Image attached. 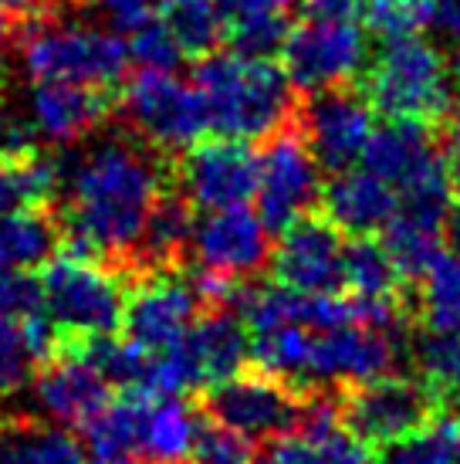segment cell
<instances>
[{
	"instance_id": "1",
	"label": "cell",
	"mask_w": 460,
	"mask_h": 464,
	"mask_svg": "<svg viewBox=\"0 0 460 464\" xmlns=\"http://www.w3.org/2000/svg\"><path fill=\"white\" fill-rule=\"evenodd\" d=\"M163 153L129 132L95 140L62 163L64 231L62 251L81 261H129L156 197L167 190Z\"/></svg>"
},
{
	"instance_id": "2",
	"label": "cell",
	"mask_w": 460,
	"mask_h": 464,
	"mask_svg": "<svg viewBox=\"0 0 460 464\" xmlns=\"http://www.w3.org/2000/svg\"><path fill=\"white\" fill-rule=\"evenodd\" d=\"M193 85L204 99L206 130L224 140H268L298 119L292 78L274 62L206 52Z\"/></svg>"
},
{
	"instance_id": "3",
	"label": "cell",
	"mask_w": 460,
	"mask_h": 464,
	"mask_svg": "<svg viewBox=\"0 0 460 464\" xmlns=\"http://www.w3.org/2000/svg\"><path fill=\"white\" fill-rule=\"evenodd\" d=\"M362 95L386 119L444 122L454 105V82L447 62L420 34L386 41L379 58L362 72Z\"/></svg>"
},
{
	"instance_id": "4",
	"label": "cell",
	"mask_w": 460,
	"mask_h": 464,
	"mask_svg": "<svg viewBox=\"0 0 460 464\" xmlns=\"http://www.w3.org/2000/svg\"><path fill=\"white\" fill-rule=\"evenodd\" d=\"M21 65L34 82H78L91 89H112L126 78L129 48L99 27L68 21H31L17 38Z\"/></svg>"
},
{
	"instance_id": "5",
	"label": "cell",
	"mask_w": 460,
	"mask_h": 464,
	"mask_svg": "<svg viewBox=\"0 0 460 464\" xmlns=\"http://www.w3.org/2000/svg\"><path fill=\"white\" fill-rule=\"evenodd\" d=\"M41 309L62 335H109L122 325L126 282L72 255L41 265Z\"/></svg>"
},
{
	"instance_id": "6",
	"label": "cell",
	"mask_w": 460,
	"mask_h": 464,
	"mask_svg": "<svg viewBox=\"0 0 460 464\" xmlns=\"http://www.w3.org/2000/svg\"><path fill=\"white\" fill-rule=\"evenodd\" d=\"M122 116L132 132L149 142L156 153H183L204 140L206 109L196 85L179 82L173 72H146L132 78L122 92Z\"/></svg>"
},
{
	"instance_id": "7",
	"label": "cell",
	"mask_w": 460,
	"mask_h": 464,
	"mask_svg": "<svg viewBox=\"0 0 460 464\" xmlns=\"http://www.w3.org/2000/svg\"><path fill=\"white\" fill-rule=\"evenodd\" d=\"M436 411H440V400L434 390L423 380H409V376H372L339 397L342 424L362 444H376V448L426 427Z\"/></svg>"
},
{
	"instance_id": "8",
	"label": "cell",
	"mask_w": 460,
	"mask_h": 464,
	"mask_svg": "<svg viewBox=\"0 0 460 464\" xmlns=\"http://www.w3.org/2000/svg\"><path fill=\"white\" fill-rule=\"evenodd\" d=\"M319 160L308 150L298 119L268 136L257 156V218L271 234H282L292 220L308 214L321 197Z\"/></svg>"
},
{
	"instance_id": "9",
	"label": "cell",
	"mask_w": 460,
	"mask_h": 464,
	"mask_svg": "<svg viewBox=\"0 0 460 464\" xmlns=\"http://www.w3.org/2000/svg\"><path fill=\"white\" fill-rule=\"evenodd\" d=\"M284 75L294 89L325 92L349 85L369 65V41L359 21H311L288 31L284 41Z\"/></svg>"
},
{
	"instance_id": "10",
	"label": "cell",
	"mask_w": 460,
	"mask_h": 464,
	"mask_svg": "<svg viewBox=\"0 0 460 464\" xmlns=\"http://www.w3.org/2000/svg\"><path fill=\"white\" fill-rule=\"evenodd\" d=\"M308 390H298L294 383L274 373H234L206 390L204 407L206 417L217 424L244 434L247 440H271L288 434L305 403Z\"/></svg>"
},
{
	"instance_id": "11",
	"label": "cell",
	"mask_w": 460,
	"mask_h": 464,
	"mask_svg": "<svg viewBox=\"0 0 460 464\" xmlns=\"http://www.w3.org/2000/svg\"><path fill=\"white\" fill-rule=\"evenodd\" d=\"M139 275V282L126 285V339L149 353L177 346L196 323L204 298L190 278L179 275V268H149Z\"/></svg>"
},
{
	"instance_id": "12",
	"label": "cell",
	"mask_w": 460,
	"mask_h": 464,
	"mask_svg": "<svg viewBox=\"0 0 460 464\" xmlns=\"http://www.w3.org/2000/svg\"><path fill=\"white\" fill-rule=\"evenodd\" d=\"M169 177L200 210L241 207L257 194V156L244 140H196L179 153Z\"/></svg>"
},
{
	"instance_id": "13",
	"label": "cell",
	"mask_w": 460,
	"mask_h": 464,
	"mask_svg": "<svg viewBox=\"0 0 460 464\" xmlns=\"http://www.w3.org/2000/svg\"><path fill=\"white\" fill-rule=\"evenodd\" d=\"M298 126L305 132L311 156L329 173H342L352 163H359L376 130L369 99L345 85L311 92L305 112H298Z\"/></svg>"
},
{
	"instance_id": "14",
	"label": "cell",
	"mask_w": 460,
	"mask_h": 464,
	"mask_svg": "<svg viewBox=\"0 0 460 464\" xmlns=\"http://www.w3.org/2000/svg\"><path fill=\"white\" fill-rule=\"evenodd\" d=\"M397 362L393 333L376 325H339L325 333H311L305 360L308 387H356L372 376H383Z\"/></svg>"
},
{
	"instance_id": "15",
	"label": "cell",
	"mask_w": 460,
	"mask_h": 464,
	"mask_svg": "<svg viewBox=\"0 0 460 464\" xmlns=\"http://www.w3.org/2000/svg\"><path fill=\"white\" fill-rule=\"evenodd\" d=\"M342 231L325 214H302L282 231V245L271 251V271L274 282L325 295L345 288L342 278Z\"/></svg>"
},
{
	"instance_id": "16",
	"label": "cell",
	"mask_w": 460,
	"mask_h": 464,
	"mask_svg": "<svg viewBox=\"0 0 460 464\" xmlns=\"http://www.w3.org/2000/svg\"><path fill=\"white\" fill-rule=\"evenodd\" d=\"M264 220L254 210L224 207L206 210L200 224H193V255L200 271H210L217 278L244 282L247 275H257L271 261V237Z\"/></svg>"
},
{
	"instance_id": "17",
	"label": "cell",
	"mask_w": 460,
	"mask_h": 464,
	"mask_svg": "<svg viewBox=\"0 0 460 464\" xmlns=\"http://www.w3.org/2000/svg\"><path fill=\"white\" fill-rule=\"evenodd\" d=\"M34 397L54 424L81 427L109 403V380L81 353L58 343L41 366Z\"/></svg>"
},
{
	"instance_id": "18",
	"label": "cell",
	"mask_w": 460,
	"mask_h": 464,
	"mask_svg": "<svg viewBox=\"0 0 460 464\" xmlns=\"http://www.w3.org/2000/svg\"><path fill=\"white\" fill-rule=\"evenodd\" d=\"M362 163L399 194L447 169L436 142L430 140V126L417 119H386L379 130H372Z\"/></svg>"
},
{
	"instance_id": "19",
	"label": "cell",
	"mask_w": 460,
	"mask_h": 464,
	"mask_svg": "<svg viewBox=\"0 0 460 464\" xmlns=\"http://www.w3.org/2000/svg\"><path fill=\"white\" fill-rule=\"evenodd\" d=\"M27 116L44 142L68 146L102 126L109 116V95L105 89L78 82H34Z\"/></svg>"
},
{
	"instance_id": "20",
	"label": "cell",
	"mask_w": 460,
	"mask_h": 464,
	"mask_svg": "<svg viewBox=\"0 0 460 464\" xmlns=\"http://www.w3.org/2000/svg\"><path fill=\"white\" fill-rule=\"evenodd\" d=\"M321 207L325 218L332 220L342 234L366 237L379 234L393 220L399 207V194L386 180H379L369 169H342L335 173L329 187H321Z\"/></svg>"
},
{
	"instance_id": "21",
	"label": "cell",
	"mask_w": 460,
	"mask_h": 464,
	"mask_svg": "<svg viewBox=\"0 0 460 464\" xmlns=\"http://www.w3.org/2000/svg\"><path fill=\"white\" fill-rule=\"evenodd\" d=\"M187 349L193 356L200 387H214L227 376L241 373L251 343L244 333V319L230 309H210L204 319H196L187 333Z\"/></svg>"
},
{
	"instance_id": "22",
	"label": "cell",
	"mask_w": 460,
	"mask_h": 464,
	"mask_svg": "<svg viewBox=\"0 0 460 464\" xmlns=\"http://www.w3.org/2000/svg\"><path fill=\"white\" fill-rule=\"evenodd\" d=\"M193 241V204L177 190H163L146 214L142 237L129 268H179Z\"/></svg>"
},
{
	"instance_id": "23",
	"label": "cell",
	"mask_w": 460,
	"mask_h": 464,
	"mask_svg": "<svg viewBox=\"0 0 460 464\" xmlns=\"http://www.w3.org/2000/svg\"><path fill=\"white\" fill-rule=\"evenodd\" d=\"M268 464H372L369 444L342 424H294L288 434L274 438Z\"/></svg>"
},
{
	"instance_id": "24",
	"label": "cell",
	"mask_w": 460,
	"mask_h": 464,
	"mask_svg": "<svg viewBox=\"0 0 460 464\" xmlns=\"http://www.w3.org/2000/svg\"><path fill=\"white\" fill-rule=\"evenodd\" d=\"M146 397H149V393L126 390V397L109 400L89 424H81L91 464H136L139 461Z\"/></svg>"
},
{
	"instance_id": "25",
	"label": "cell",
	"mask_w": 460,
	"mask_h": 464,
	"mask_svg": "<svg viewBox=\"0 0 460 464\" xmlns=\"http://www.w3.org/2000/svg\"><path fill=\"white\" fill-rule=\"evenodd\" d=\"M196 417L179 397H146L139 461L142 464H190Z\"/></svg>"
},
{
	"instance_id": "26",
	"label": "cell",
	"mask_w": 460,
	"mask_h": 464,
	"mask_svg": "<svg viewBox=\"0 0 460 464\" xmlns=\"http://www.w3.org/2000/svg\"><path fill=\"white\" fill-rule=\"evenodd\" d=\"M58 346V329L44 315H0V397L14 393L24 383L31 370L44 362Z\"/></svg>"
},
{
	"instance_id": "27",
	"label": "cell",
	"mask_w": 460,
	"mask_h": 464,
	"mask_svg": "<svg viewBox=\"0 0 460 464\" xmlns=\"http://www.w3.org/2000/svg\"><path fill=\"white\" fill-rule=\"evenodd\" d=\"M62 194V160L41 153L0 156V218L21 210H44Z\"/></svg>"
},
{
	"instance_id": "28",
	"label": "cell",
	"mask_w": 460,
	"mask_h": 464,
	"mask_svg": "<svg viewBox=\"0 0 460 464\" xmlns=\"http://www.w3.org/2000/svg\"><path fill=\"white\" fill-rule=\"evenodd\" d=\"M0 464H85V451L64 427L17 417L0 424Z\"/></svg>"
},
{
	"instance_id": "29",
	"label": "cell",
	"mask_w": 460,
	"mask_h": 464,
	"mask_svg": "<svg viewBox=\"0 0 460 464\" xmlns=\"http://www.w3.org/2000/svg\"><path fill=\"white\" fill-rule=\"evenodd\" d=\"M413 362L440 407L460 403V325H423L413 335Z\"/></svg>"
},
{
	"instance_id": "30",
	"label": "cell",
	"mask_w": 460,
	"mask_h": 464,
	"mask_svg": "<svg viewBox=\"0 0 460 464\" xmlns=\"http://www.w3.org/2000/svg\"><path fill=\"white\" fill-rule=\"evenodd\" d=\"M440 245H444V224L409 214L403 207H397L393 220L383 227V247L389 251V258L407 282L423 278V271L444 251Z\"/></svg>"
},
{
	"instance_id": "31",
	"label": "cell",
	"mask_w": 460,
	"mask_h": 464,
	"mask_svg": "<svg viewBox=\"0 0 460 464\" xmlns=\"http://www.w3.org/2000/svg\"><path fill=\"white\" fill-rule=\"evenodd\" d=\"M58 251V227L41 210H21L0 218V275L34 271Z\"/></svg>"
},
{
	"instance_id": "32",
	"label": "cell",
	"mask_w": 460,
	"mask_h": 464,
	"mask_svg": "<svg viewBox=\"0 0 460 464\" xmlns=\"http://www.w3.org/2000/svg\"><path fill=\"white\" fill-rule=\"evenodd\" d=\"M342 278L345 288H352L356 298H399L403 282H407L389 258V251L379 241H372V234L352 237L345 245Z\"/></svg>"
},
{
	"instance_id": "33",
	"label": "cell",
	"mask_w": 460,
	"mask_h": 464,
	"mask_svg": "<svg viewBox=\"0 0 460 464\" xmlns=\"http://www.w3.org/2000/svg\"><path fill=\"white\" fill-rule=\"evenodd\" d=\"M376 464H460V413L434 417L420 430L383 444Z\"/></svg>"
},
{
	"instance_id": "34",
	"label": "cell",
	"mask_w": 460,
	"mask_h": 464,
	"mask_svg": "<svg viewBox=\"0 0 460 464\" xmlns=\"http://www.w3.org/2000/svg\"><path fill=\"white\" fill-rule=\"evenodd\" d=\"M420 309L426 325H460V255H436V261L423 271Z\"/></svg>"
},
{
	"instance_id": "35",
	"label": "cell",
	"mask_w": 460,
	"mask_h": 464,
	"mask_svg": "<svg viewBox=\"0 0 460 464\" xmlns=\"http://www.w3.org/2000/svg\"><path fill=\"white\" fill-rule=\"evenodd\" d=\"M288 14H254V17H234L224 21V38L230 52L254 62H271L278 58L288 41Z\"/></svg>"
},
{
	"instance_id": "36",
	"label": "cell",
	"mask_w": 460,
	"mask_h": 464,
	"mask_svg": "<svg viewBox=\"0 0 460 464\" xmlns=\"http://www.w3.org/2000/svg\"><path fill=\"white\" fill-rule=\"evenodd\" d=\"M359 17L372 38L386 44L420 31L430 21V0H362Z\"/></svg>"
},
{
	"instance_id": "37",
	"label": "cell",
	"mask_w": 460,
	"mask_h": 464,
	"mask_svg": "<svg viewBox=\"0 0 460 464\" xmlns=\"http://www.w3.org/2000/svg\"><path fill=\"white\" fill-rule=\"evenodd\" d=\"M251 461H254V440H247L237 430L217 424L214 417L196 420L190 464H251Z\"/></svg>"
},
{
	"instance_id": "38",
	"label": "cell",
	"mask_w": 460,
	"mask_h": 464,
	"mask_svg": "<svg viewBox=\"0 0 460 464\" xmlns=\"http://www.w3.org/2000/svg\"><path fill=\"white\" fill-rule=\"evenodd\" d=\"M183 48H179L177 34L169 31L163 17H153L149 24L132 31L129 41V62H136L146 72H177L183 65Z\"/></svg>"
},
{
	"instance_id": "39",
	"label": "cell",
	"mask_w": 460,
	"mask_h": 464,
	"mask_svg": "<svg viewBox=\"0 0 460 464\" xmlns=\"http://www.w3.org/2000/svg\"><path fill=\"white\" fill-rule=\"evenodd\" d=\"M34 140H38V132L31 126V116L0 95V156L14 160V156L38 153Z\"/></svg>"
},
{
	"instance_id": "40",
	"label": "cell",
	"mask_w": 460,
	"mask_h": 464,
	"mask_svg": "<svg viewBox=\"0 0 460 464\" xmlns=\"http://www.w3.org/2000/svg\"><path fill=\"white\" fill-rule=\"evenodd\" d=\"M89 4L105 24L126 34L159 17V7H163V0H89Z\"/></svg>"
},
{
	"instance_id": "41",
	"label": "cell",
	"mask_w": 460,
	"mask_h": 464,
	"mask_svg": "<svg viewBox=\"0 0 460 464\" xmlns=\"http://www.w3.org/2000/svg\"><path fill=\"white\" fill-rule=\"evenodd\" d=\"M362 0H305L302 17L311 21H359Z\"/></svg>"
},
{
	"instance_id": "42",
	"label": "cell",
	"mask_w": 460,
	"mask_h": 464,
	"mask_svg": "<svg viewBox=\"0 0 460 464\" xmlns=\"http://www.w3.org/2000/svg\"><path fill=\"white\" fill-rule=\"evenodd\" d=\"M294 0H217L220 17L234 21V17H254V14H288Z\"/></svg>"
},
{
	"instance_id": "43",
	"label": "cell",
	"mask_w": 460,
	"mask_h": 464,
	"mask_svg": "<svg viewBox=\"0 0 460 464\" xmlns=\"http://www.w3.org/2000/svg\"><path fill=\"white\" fill-rule=\"evenodd\" d=\"M430 21L450 41H460V0H430Z\"/></svg>"
},
{
	"instance_id": "44",
	"label": "cell",
	"mask_w": 460,
	"mask_h": 464,
	"mask_svg": "<svg viewBox=\"0 0 460 464\" xmlns=\"http://www.w3.org/2000/svg\"><path fill=\"white\" fill-rule=\"evenodd\" d=\"M444 163H447V173L454 187H460V112L444 119Z\"/></svg>"
},
{
	"instance_id": "45",
	"label": "cell",
	"mask_w": 460,
	"mask_h": 464,
	"mask_svg": "<svg viewBox=\"0 0 460 464\" xmlns=\"http://www.w3.org/2000/svg\"><path fill=\"white\" fill-rule=\"evenodd\" d=\"M68 0H0V14L7 17H21V21H34L41 14L58 11Z\"/></svg>"
},
{
	"instance_id": "46",
	"label": "cell",
	"mask_w": 460,
	"mask_h": 464,
	"mask_svg": "<svg viewBox=\"0 0 460 464\" xmlns=\"http://www.w3.org/2000/svg\"><path fill=\"white\" fill-rule=\"evenodd\" d=\"M444 241L460 255V194L450 200L447 218H444Z\"/></svg>"
},
{
	"instance_id": "47",
	"label": "cell",
	"mask_w": 460,
	"mask_h": 464,
	"mask_svg": "<svg viewBox=\"0 0 460 464\" xmlns=\"http://www.w3.org/2000/svg\"><path fill=\"white\" fill-rule=\"evenodd\" d=\"M11 21H7V14H0V68L7 65V52H11Z\"/></svg>"
},
{
	"instance_id": "48",
	"label": "cell",
	"mask_w": 460,
	"mask_h": 464,
	"mask_svg": "<svg viewBox=\"0 0 460 464\" xmlns=\"http://www.w3.org/2000/svg\"><path fill=\"white\" fill-rule=\"evenodd\" d=\"M447 72H450V82H454V89L460 92V48H457V52H454V54H450Z\"/></svg>"
}]
</instances>
